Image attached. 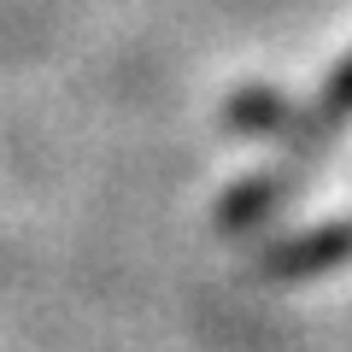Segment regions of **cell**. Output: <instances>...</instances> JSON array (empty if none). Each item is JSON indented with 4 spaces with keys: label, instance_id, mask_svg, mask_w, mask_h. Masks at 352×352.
Instances as JSON below:
<instances>
[{
    "label": "cell",
    "instance_id": "277c9868",
    "mask_svg": "<svg viewBox=\"0 0 352 352\" xmlns=\"http://www.w3.org/2000/svg\"><path fill=\"white\" fill-rule=\"evenodd\" d=\"M305 112H311V124L323 129L329 141H335L340 129L352 124V53L323 76V94H317V106H305Z\"/></svg>",
    "mask_w": 352,
    "mask_h": 352
},
{
    "label": "cell",
    "instance_id": "3957f363",
    "mask_svg": "<svg viewBox=\"0 0 352 352\" xmlns=\"http://www.w3.org/2000/svg\"><path fill=\"white\" fill-rule=\"evenodd\" d=\"M305 176H311V164H300V159H288L282 170L241 176L235 188L217 200V229H223V235H247V229L270 223V217H276L282 206H288L294 194L305 188Z\"/></svg>",
    "mask_w": 352,
    "mask_h": 352
},
{
    "label": "cell",
    "instance_id": "6da1fadb",
    "mask_svg": "<svg viewBox=\"0 0 352 352\" xmlns=\"http://www.w3.org/2000/svg\"><path fill=\"white\" fill-rule=\"evenodd\" d=\"M223 129H229V135L282 141V147H288V159H300V164H317L329 147H335V141L311 124V112H305V106H294L282 88H264V82L235 88V94L223 100Z\"/></svg>",
    "mask_w": 352,
    "mask_h": 352
},
{
    "label": "cell",
    "instance_id": "7a4b0ae2",
    "mask_svg": "<svg viewBox=\"0 0 352 352\" xmlns=\"http://www.w3.org/2000/svg\"><path fill=\"white\" fill-rule=\"evenodd\" d=\"M352 264V223L335 217V223H311V229H294V235L270 241V247L252 258L264 282H317L329 270Z\"/></svg>",
    "mask_w": 352,
    "mask_h": 352
}]
</instances>
